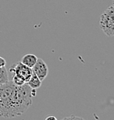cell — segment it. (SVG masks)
I'll list each match as a JSON object with an SVG mask.
<instances>
[{
    "instance_id": "1",
    "label": "cell",
    "mask_w": 114,
    "mask_h": 120,
    "mask_svg": "<svg viewBox=\"0 0 114 120\" xmlns=\"http://www.w3.org/2000/svg\"><path fill=\"white\" fill-rule=\"evenodd\" d=\"M31 92L28 83L17 86L8 81L0 85V116L8 119L22 115L32 103Z\"/></svg>"
},
{
    "instance_id": "2",
    "label": "cell",
    "mask_w": 114,
    "mask_h": 120,
    "mask_svg": "<svg viewBox=\"0 0 114 120\" xmlns=\"http://www.w3.org/2000/svg\"><path fill=\"white\" fill-rule=\"evenodd\" d=\"M99 26L107 36H114V4L108 7L100 15Z\"/></svg>"
},
{
    "instance_id": "3",
    "label": "cell",
    "mask_w": 114,
    "mask_h": 120,
    "mask_svg": "<svg viewBox=\"0 0 114 120\" xmlns=\"http://www.w3.org/2000/svg\"><path fill=\"white\" fill-rule=\"evenodd\" d=\"M10 72L13 73L14 75L20 77V78H22L25 82H28L29 81V79L31 78L32 73V68L28 67L27 65L24 64L21 61L20 62H16L14 64H12L10 67Z\"/></svg>"
},
{
    "instance_id": "4",
    "label": "cell",
    "mask_w": 114,
    "mask_h": 120,
    "mask_svg": "<svg viewBox=\"0 0 114 120\" xmlns=\"http://www.w3.org/2000/svg\"><path fill=\"white\" fill-rule=\"evenodd\" d=\"M32 69L34 74H36V76L39 77L41 82L45 80V77L48 75V73H49V69H48L46 63L40 58L37 59L36 64L32 68Z\"/></svg>"
},
{
    "instance_id": "5",
    "label": "cell",
    "mask_w": 114,
    "mask_h": 120,
    "mask_svg": "<svg viewBox=\"0 0 114 120\" xmlns=\"http://www.w3.org/2000/svg\"><path fill=\"white\" fill-rule=\"evenodd\" d=\"M37 57L34 54H26L22 57L21 62L29 68H32L37 60Z\"/></svg>"
},
{
    "instance_id": "6",
    "label": "cell",
    "mask_w": 114,
    "mask_h": 120,
    "mask_svg": "<svg viewBox=\"0 0 114 120\" xmlns=\"http://www.w3.org/2000/svg\"><path fill=\"white\" fill-rule=\"evenodd\" d=\"M41 81L40 80V78L36 76V74H34V73H32V77H31V78L29 79V81L28 82V85L29 86H30L32 89H35V90H37L38 88L40 87V86H41Z\"/></svg>"
},
{
    "instance_id": "7",
    "label": "cell",
    "mask_w": 114,
    "mask_h": 120,
    "mask_svg": "<svg viewBox=\"0 0 114 120\" xmlns=\"http://www.w3.org/2000/svg\"><path fill=\"white\" fill-rule=\"evenodd\" d=\"M9 81L8 79V74H7V70L5 67L0 68V85L4 84Z\"/></svg>"
},
{
    "instance_id": "8",
    "label": "cell",
    "mask_w": 114,
    "mask_h": 120,
    "mask_svg": "<svg viewBox=\"0 0 114 120\" xmlns=\"http://www.w3.org/2000/svg\"><path fill=\"white\" fill-rule=\"evenodd\" d=\"M12 82H13V84H15L17 86H21L26 83L23 80V79L20 78V77L16 76V75H14L13 77H12Z\"/></svg>"
},
{
    "instance_id": "9",
    "label": "cell",
    "mask_w": 114,
    "mask_h": 120,
    "mask_svg": "<svg viewBox=\"0 0 114 120\" xmlns=\"http://www.w3.org/2000/svg\"><path fill=\"white\" fill-rule=\"evenodd\" d=\"M7 64V62H6V60L4 58H3L2 56H0V68L2 67H5Z\"/></svg>"
},
{
    "instance_id": "10",
    "label": "cell",
    "mask_w": 114,
    "mask_h": 120,
    "mask_svg": "<svg viewBox=\"0 0 114 120\" xmlns=\"http://www.w3.org/2000/svg\"><path fill=\"white\" fill-rule=\"evenodd\" d=\"M49 119H53V120H56L57 118L54 117V116H49V117H47L45 120H49Z\"/></svg>"
},
{
    "instance_id": "11",
    "label": "cell",
    "mask_w": 114,
    "mask_h": 120,
    "mask_svg": "<svg viewBox=\"0 0 114 120\" xmlns=\"http://www.w3.org/2000/svg\"><path fill=\"white\" fill-rule=\"evenodd\" d=\"M113 4H114V0H113Z\"/></svg>"
}]
</instances>
